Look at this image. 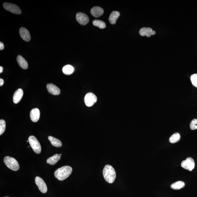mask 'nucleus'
I'll use <instances>...</instances> for the list:
<instances>
[{
	"label": "nucleus",
	"instance_id": "1",
	"mask_svg": "<svg viewBox=\"0 0 197 197\" xmlns=\"http://www.w3.org/2000/svg\"><path fill=\"white\" fill-rule=\"evenodd\" d=\"M72 172V168L69 166H65L59 168L54 172L56 178L60 181H63L70 176Z\"/></svg>",
	"mask_w": 197,
	"mask_h": 197
},
{
	"label": "nucleus",
	"instance_id": "2",
	"mask_svg": "<svg viewBox=\"0 0 197 197\" xmlns=\"http://www.w3.org/2000/svg\"><path fill=\"white\" fill-rule=\"evenodd\" d=\"M103 174L104 178L107 182L112 184L115 181L116 177V173L112 166L107 165L104 167Z\"/></svg>",
	"mask_w": 197,
	"mask_h": 197
},
{
	"label": "nucleus",
	"instance_id": "3",
	"mask_svg": "<svg viewBox=\"0 0 197 197\" xmlns=\"http://www.w3.org/2000/svg\"><path fill=\"white\" fill-rule=\"evenodd\" d=\"M4 162L7 167L14 171L19 169V165L18 162L14 158L6 156L4 158Z\"/></svg>",
	"mask_w": 197,
	"mask_h": 197
},
{
	"label": "nucleus",
	"instance_id": "4",
	"mask_svg": "<svg viewBox=\"0 0 197 197\" xmlns=\"http://www.w3.org/2000/svg\"><path fill=\"white\" fill-rule=\"evenodd\" d=\"M28 141L31 147L35 153L39 154L41 152V146L36 137L33 136H30Z\"/></svg>",
	"mask_w": 197,
	"mask_h": 197
},
{
	"label": "nucleus",
	"instance_id": "5",
	"mask_svg": "<svg viewBox=\"0 0 197 197\" xmlns=\"http://www.w3.org/2000/svg\"><path fill=\"white\" fill-rule=\"evenodd\" d=\"M3 6L6 10L12 13L20 14L22 13L20 8L15 4L6 2L3 3Z\"/></svg>",
	"mask_w": 197,
	"mask_h": 197
},
{
	"label": "nucleus",
	"instance_id": "6",
	"mask_svg": "<svg viewBox=\"0 0 197 197\" xmlns=\"http://www.w3.org/2000/svg\"><path fill=\"white\" fill-rule=\"evenodd\" d=\"M181 167L188 171H191L195 167V163L192 158L189 157L184 160L181 163Z\"/></svg>",
	"mask_w": 197,
	"mask_h": 197
},
{
	"label": "nucleus",
	"instance_id": "7",
	"mask_svg": "<svg viewBox=\"0 0 197 197\" xmlns=\"http://www.w3.org/2000/svg\"><path fill=\"white\" fill-rule=\"evenodd\" d=\"M97 98L95 94L89 92L85 95L84 98V102L87 106H92L97 102Z\"/></svg>",
	"mask_w": 197,
	"mask_h": 197
},
{
	"label": "nucleus",
	"instance_id": "8",
	"mask_svg": "<svg viewBox=\"0 0 197 197\" xmlns=\"http://www.w3.org/2000/svg\"><path fill=\"white\" fill-rule=\"evenodd\" d=\"M35 182L41 192L43 193H46L47 192V185L41 178L38 176L36 177L35 178Z\"/></svg>",
	"mask_w": 197,
	"mask_h": 197
},
{
	"label": "nucleus",
	"instance_id": "9",
	"mask_svg": "<svg viewBox=\"0 0 197 197\" xmlns=\"http://www.w3.org/2000/svg\"><path fill=\"white\" fill-rule=\"evenodd\" d=\"M76 19L80 24L85 25L89 22V18L86 14L78 12L76 15Z\"/></svg>",
	"mask_w": 197,
	"mask_h": 197
},
{
	"label": "nucleus",
	"instance_id": "10",
	"mask_svg": "<svg viewBox=\"0 0 197 197\" xmlns=\"http://www.w3.org/2000/svg\"><path fill=\"white\" fill-rule=\"evenodd\" d=\"M141 36H146L147 37H150L152 35L155 34L156 32L150 28H143L140 29L139 31Z\"/></svg>",
	"mask_w": 197,
	"mask_h": 197
},
{
	"label": "nucleus",
	"instance_id": "11",
	"mask_svg": "<svg viewBox=\"0 0 197 197\" xmlns=\"http://www.w3.org/2000/svg\"><path fill=\"white\" fill-rule=\"evenodd\" d=\"M46 88L49 93L54 95H59L60 94V90L58 87L53 84H48Z\"/></svg>",
	"mask_w": 197,
	"mask_h": 197
},
{
	"label": "nucleus",
	"instance_id": "12",
	"mask_svg": "<svg viewBox=\"0 0 197 197\" xmlns=\"http://www.w3.org/2000/svg\"><path fill=\"white\" fill-rule=\"evenodd\" d=\"M20 35L23 40L26 42H29L31 39L30 33L29 31L26 28L22 27L19 30Z\"/></svg>",
	"mask_w": 197,
	"mask_h": 197
},
{
	"label": "nucleus",
	"instance_id": "13",
	"mask_svg": "<svg viewBox=\"0 0 197 197\" xmlns=\"http://www.w3.org/2000/svg\"><path fill=\"white\" fill-rule=\"evenodd\" d=\"M40 112L38 108H34L30 112V117L33 122H36L39 120L40 118Z\"/></svg>",
	"mask_w": 197,
	"mask_h": 197
},
{
	"label": "nucleus",
	"instance_id": "14",
	"mask_svg": "<svg viewBox=\"0 0 197 197\" xmlns=\"http://www.w3.org/2000/svg\"><path fill=\"white\" fill-rule=\"evenodd\" d=\"M23 94V91L22 89L19 88L17 90L13 95V101L14 103H18L21 100Z\"/></svg>",
	"mask_w": 197,
	"mask_h": 197
},
{
	"label": "nucleus",
	"instance_id": "15",
	"mask_svg": "<svg viewBox=\"0 0 197 197\" xmlns=\"http://www.w3.org/2000/svg\"><path fill=\"white\" fill-rule=\"evenodd\" d=\"M91 13L93 16L98 18L102 16L104 13V10L102 8L99 7H94L91 10Z\"/></svg>",
	"mask_w": 197,
	"mask_h": 197
},
{
	"label": "nucleus",
	"instance_id": "16",
	"mask_svg": "<svg viewBox=\"0 0 197 197\" xmlns=\"http://www.w3.org/2000/svg\"><path fill=\"white\" fill-rule=\"evenodd\" d=\"M17 61L19 66L23 70H26L28 67L27 61L22 56L18 55L17 58Z\"/></svg>",
	"mask_w": 197,
	"mask_h": 197
},
{
	"label": "nucleus",
	"instance_id": "17",
	"mask_svg": "<svg viewBox=\"0 0 197 197\" xmlns=\"http://www.w3.org/2000/svg\"><path fill=\"white\" fill-rule=\"evenodd\" d=\"M120 16V13L118 11H113L110 15L109 21L112 24H115L116 23L117 20Z\"/></svg>",
	"mask_w": 197,
	"mask_h": 197
},
{
	"label": "nucleus",
	"instance_id": "18",
	"mask_svg": "<svg viewBox=\"0 0 197 197\" xmlns=\"http://www.w3.org/2000/svg\"><path fill=\"white\" fill-rule=\"evenodd\" d=\"M60 159H61V156L60 155L56 154L48 158L47 160V163L51 165H54L60 160Z\"/></svg>",
	"mask_w": 197,
	"mask_h": 197
},
{
	"label": "nucleus",
	"instance_id": "19",
	"mask_svg": "<svg viewBox=\"0 0 197 197\" xmlns=\"http://www.w3.org/2000/svg\"><path fill=\"white\" fill-rule=\"evenodd\" d=\"M49 141H50L53 146L55 147H61L62 145V143L60 140H58L56 138L53 137L51 136H49L48 137Z\"/></svg>",
	"mask_w": 197,
	"mask_h": 197
},
{
	"label": "nucleus",
	"instance_id": "20",
	"mask_svg": "<svg viewBox=\"0 0 197 197\" xmlns=\"http://www.w3.org/2000/svg\"><path fill=\"white\" fill-rule=\"evenodd\" d=\"M74 67L70 65L65 66L63 68V72L66 75H71L74 72Z\"/></svg>",
	"mask_w": 197,
	"mask_h": 197
},
{
	"label": "nucleus",
	"instance_id": "21",
	"mask_svg": "<svg viewBox=\"0 0 197 197\" xmlns=\"http://www.w3.org/2000/svg\"><path fill=\"white\" fill-rule=\"evenodd\" d=\"M185 186V183L182 181H178L171 184V187L172 189L178 190L183 188Z\"/></svg>",
	"mask_w": 197,
	"mask_h": 197
},
{
	"label": "nucleus",
	"instance_id": "22",
	"mask_svg": "<svg viewBox=\"0 0 197 197\" xmlns=\"http://www.w3.org/2000/svg\"><path fill=\"white\" fill-rule=\"evenodd\" d=\"M181 136L178 133H174L171 136L169 139V141L171 143H175L178 142L180 139Z\"/></svg>",
	"mask_w": 197,
	"mask_h": 197
},
{
	"label": "nucleus",
	"instance_id": "23",
	"mask_svg": "<svg viewBox=\"0 0 197 197\" xmlns=\"http://www.w3.org/2000/svg\"><path fill=\"white\" fill-rule=\"evenodd\" d=\"M93 24L94 26L98 27L101 29H103L106 27V24L103 21L99 20H95L93 21Z\"/></svg>",
	"mask_w": 197,
	"mask_h": 197
},
{
	"label": "nucleus",
	"instance_id": "24",
	"mask_svg": "<svg viewBox=\"0 0 197 197\" xmlns=\"http://www.w3.org/2000/svg\"><path fill=\"white\" fill-rule=\"evenodd\" d=\"M6 122L3 119L0 120V135H2L5 132L6 129Z\"/></svg>",
	"mask_w": 197,
	"mask_h": 197
},
{
	"label": "nucleus",
	"instance_id": "25",
	"mask_svg": "<svg viewBox=\"0 0 197 197\" xmlns=\"http://www.w3.org/2000/svg\"><path fill=\"white\" fill-rule=\"evenodd\" d=\"M191 80L193 85L197 87V74H192L191 76Z\"/></svg>",
	"mask_w": 197,
	"mask_h": 197
},
{
	"label": "nucleus",
	"instance_id": "26",
	"mask_svg": "<svg viewBox=\"0 0 197 197\" xmlns=\"http://www.w3.org/2000/svg\"><path fill=\"white\" fill-rule=\"evenodd\" d=\"M190 127L192 130H195L197 129V119H194L191 121L190 124Z\"/></svg>",
	"mask_w": 197,
	"mask_h": 197
},
{
	"label": "nucleus",
	"instance_id": "27",
	"mask_svg": "<svg viewBox=\"0 0 197 197\" xmlns=\"http://www.w3.org/2000/svg\"><path fill=\"white\" fill-rule=\"evenodd\" d=\"M4 49V45L3 43H2V42H1V43H0V50H3Z\"/></svg>",
	"mask_w": 197,
	"mask_h": 197
},
{
	"label": "nucleus",
	"instance_id": "28",
	"mask_svg": "<svg viewBox=\"0 0 197 197\" xmlns=\"http://www.w3.org/2000/svg\"><path fill=\"white\" fill-rule=\"evenodd\" d=\"M4 81L2 79H0V86H2L4 84Z\"/></svg>",
	"mask_w": 197,
	"mask_h": 197
},
{
	"label": "nucleus",
	"instance_id": "29",
	"mask_svg": "<svg viewBox=\"0 0 197 197\" xmlns=\"http://www.w3.org/2000/svg\"><path fill=\"white\" fill-rule=\"evenodd\" d=\"M3 68L1 66V67H0V73H1V74L2 73L3 71Z\"/></svg>",
	"mask_w": 197,
	"mask_h": 197
},
{
	"label": "nucleus",
	"instance_id": "30",
	"mask_svg": "<svg viewBox=\"0 0 197 197\" xmlns=\"http://www.w3.org/2000/svg\"><path fill=\"white\" fill-rule=\"evenodd\" d=\"M60 156H61V154H60Z\"/></svg>",
	"mask_w": 197,
	"mask_h": 197
},
{
	"label": "nucleus",
	"instance_id": "31",
	"mask_svg": "<svg viewBox=\"0 0 197 197\" xmlns=\"http://www.w3.org/2000/svg\"><path fill=\"white\" fill-rule=\"evenodd\" d=\"M7 197V196H6V197Z\"/></svg>",
	"mask_w": 197,
	"mask_h": 197
}]
</instances>
